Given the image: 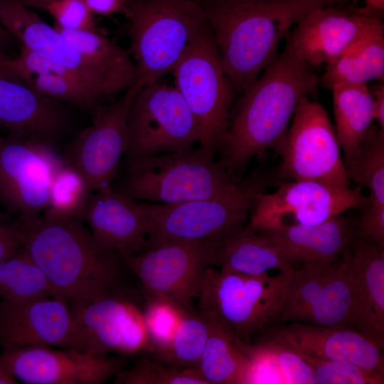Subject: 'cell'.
I'll return each mask as SVG.
<instances>
[{
	"label": "cell",
	"instance_id": "cell-1",
	"mask_svg": "<svg viewBox=\"0 0 384 384\" xmlns=\"http://www.w3.org/2000/svg\"><path fill=\"white\" fill-rule=\"evenodd\" d=\"M319 78L287 42L283 52L242 93L217 160L238 177L249 161L284 142L301 99L312 93Z\"/></svg>",
	"mask_w": 384,
	"mask_h": 384
},
{
	"label": "cell",
	"instance_id": "cell-2",
	"mask_svg": "<svg viewBox=\"0 0 384 384\" xmlns=\"http://www.w3.org/2000/svg\"><path fill=\"white\" fill-rule=\"evenodd\" d=\"M222 66L235 93L243 91L278 55L292 26L325 0H201Z\"/></svg>",
	"mask_w": 384,
	"mask_h": 384
},
{
	"label": "cell",
	"instance_id": "cell-3",
	"mask_svg": "<svg viewBox=\"0 0 384 384\" xmlns=\"http://www.w3.org/2000/svg\"><path fill=\"white\" fill-rule=\"evenodd\" d=\"M22 225L23 247L43 272L56 297L79 305L119 292L121 256L101 247L82 219L41 218Z\"/></svg>",
	"mask_w": 384,
	"mask_h": 384
},
{
	"label": "cell",
	"instance_id": "cell-4",
	"mask_svg": "<svg viewBox=\"0 0 384 384\" xmlns=\"http://www.w3.org/2000/svg\"><path fill=\"white\" fill-rule=\"evenodd\" d=\"M130 38L137 93L171 72L196 33L207 23L201 0H129Z\"/></svg>",
	"mask_w": 384,
	"mask_h": 384
},
{
	"label": "cell",
	"instance_id": "cell-5",
	"mask_svg": "<svg viewBox=\"0 0 384 384\" xmlns=\"http://www.w3.org/2000/svg\"><path fill=\"white\" fill-rule=\"evenodd\" d=\"M215 155L198 147L132 161L114 190L130 198L174 204L206 198L227 191L239 181Z\"/></svg>",
	"mask_w": 384,
	"mask_h": 384
},
{
	"label": "cell",
	"instance_id": "cell-6",
	"mask_svg": "<svg viewBox=\"0 0 384 384\" xmlns=\"http://www.w3.org/2000/svg\"><path fill=\"white\" fill-rule=\"evenodd\" d=\"M265 186L253 176L206 198L174 204L140 201L147 228L146 249L172 240L228 236L245 225L256 195Z\"/></svg>",
	"mask_w": 384,
	"mask_h": 384
},
{
	"label": "cell",
	"instance_id": "cell-7",
	"mask_svg": "<svg viewBox=\"0 0 384 384\" xmlns=\"http://www.w3.org/2000/svg\"><path fill=\"white\" fill-rule=\"evenodd\" d=\"M172 72L196 121L199 147L215 155L228 133L235 92L208 21L191 39Z\"/></svg>",
	"mask_w": 384,
	"mask_h": 384
},
{
	"label": "cell",
	"instance_id": "cell-8",
	"mask_svg": "<svg viewBox=\"0 0 384 384\" xmlns=\"http://www.w3.org/2000/svg\"><path fill=\"white\" fill-rule=\"evenodd\" d=\"M293 273L251 275L208 267L198 288V311L250 343L256 330L278 319Z\"/></svg>",
	"mask_w": 384,
	"mask_h": 384
},
{
	"label": "cell",
	"instance_id": "cell-9",
	"mask_svg": "<svg viewBox=\"0 0 384 384\" xmlns=\"http://www.w3.org/2000/svg\"><path fill=\"white\" fill-rule=\"evenodd\" d=\"M126 164L190 149L198 142L194 117L176 86L159 80L132 98L127 121Z\"/></svg>",
	"mask_w": 384,
	"mask_h": 384
},
{
	"label": "cell",
	"instance_id": "cell-10",
	"mask_svg": "<svg viewBox=\"0 0 384 384\" xmlns=\"http://www.w3.org/2000/svg\"><path fill=\"white\" fill-rule=\"evenodd\" d=\"M277 153L282 160L278 174L280 178L350 187L341 146L329 114L321 104L307 96L299 101Z\"/></svg>",
	"mask_w": 384,
	"mask_h": 384
},
{
	"label": "cell",
	"instance_id": "cell-11",
	"mask_svg": "<svg viewBox=\"0 0 384 384\" xmlns=\"http://www.w3.org/2000/svg\"><path fill=\"white\" fill-rule=\"evenodd\" d=\"M219 240L168 241L142 253L119 255L140 279L146 296L161 297L193 309L201 275L217 266Z\"/></svg>",
	"mask_w": 384,
	"mask_h": 384
},
{
	"label": "cell",
	"instance_id": "cell-12",
	"mask_svg": "<svg viewBox=\"0 0 384 384\" xmlns=\"http://www.w3.org/2000/svg\"><path fill=\"white\" fill-rule=\"evenodd\" d=\"M63 159L52 143L0 135V201L24 224L41 218L52 179Z\"/></svg>",
	"mask_w": 384,
	"mask_h": 384
},
{
	"label": "cell",
	"instance_id": "cell-13",
	"mask_svg": "<svg viewBox=\"0 0 384 384\" xmlns=\"http://www.w3.org/2000/svg\"><path fill=\"white\" fill-rule=\"evenodd\" d=\"M369 198L361 188H340L310 180H291L271 193L256 195L247 226L260 231L288 225H314L356 207Z\"/></svg>",
	"mask_w": 384,
	"mask_h": 384
},
{
	"label": "cell",
	"instance_id": "cell-14",
	"mask_svg": "<svg viewBox=\"0 0 384 384\" xmlns=\"http://www.w3.org/2000/svg\"><path fill=\"white\" fill-rule=\"evenodd\" d=\"M135 94L129 88L118 99L97 105L91 124L66 149L63 162L82 175L91 192L112 187L127 149V116Z\"/></svg>",
	"mask_w": 384,
	"mask_h": 384
},
{
	"label": "cell",
	"instance_id": "cell-15",
	"mask_svg": "<svg viewBox=\"0 0 384 384\" xmlns=\"http://www.w3.org/2000/svg\"><path fill=\"white\" fill-rule=\"evenodd\" d=\"M350 317L351 292L342 255L332 262H305L295 269L278 319L351 326Z\"/></svg>",
	"mask_w": 384,
	"mask_h": 384
},
{
	"label": "cell",
	"instance_id": "cell-16",
	"mask_svg": "<svg viewBox=\"0 0 384 384\" xmlns=\"http://www.w3.org/2000/svg\"><path fill=\"white\" fill-rule=\"evenodd\" d=\"M75 349L92 354L152 353L144 311L119 292L100 299L70 305Z\"/></svg>",
	"mask_w": 384,
	"mask_h": 384
},
{
	"label": "cell",
	"instance_id": "cell-17",
	"mask_svg": "<svg viewBox=\"0 0 384 384\" xmlns=\"http://www.w3.org/2000/svg\"><path fill=\"white\" fill-rule=\"evenodd\" d=\"M0 361L27 384H100L124 367L117 357L43 346L4 348Z\"/></svg>",
	"mask_w": 384,
	"mask_h": 384
},
{
	"label": "cell",
	"instance_id": "cell-18",
	"mask_svg": "<svg viewBox=\"0 0 384 384\" xmlns=\"http://www.w3.org/2000/svg\"><path fill=\"white\" fill-rule=\"evenodd\" d=\"M289 33L287 42L310 65L330 64L356 43L380 30L381 19L322 6L309 12Z\"/></svg>",
	"mask_w": 384,
	"mask_h": 384
},
{
	"label": "cell",
	"instance_id": "cell-19",
	"mask_svg": "<svg viewBox=\"0 0 384 384\" xmlns=\"http://www.w3.org/2000/svg\"><path fill=\"white\" fill-rule=\"evenodd\" d=\"M351 292L350 326L384 347V249L355 234L342 254Z\"/></svg>",
	"mask_w": 384,
	"mask_h": 384
},
{
	"label": "cell",
	"instance_id": "cell-20",
	"mask_svg": "<svg viewBox=\"0 0 384 384\" xmlns=\"http://www.w3.org/2000/svg\"><path fill=\"white\" fill-rule=\"evenodd\" d=\"M69 304L53 297L21 304L0 300V346H50L75 349ZM76 350V349H75Z\"/></svg>",
	"mask_w": 384,
	"mask_h": 384
},
{
	"label": "cell",
	"instance_id": "cell-21",
	"mask_svg": "<svg viewBox=\"0 0 384 384\" xmlns=\"http://www.w3.org/2000/svg\"><path fill=\"white\" fill-rule=\"evenodd\" d=\"M0 25L11 37L18 40L22 47L67 66L102 100L116 95L96 69L65 36L18 0H0Z\"/></svg>",
	"mask_w": 384,
	"mask_h": 384
},
{
	"label": "cell",
	"instance_id": "cell-22",
	"mask_svg": "<svg viewBox=\"0 0 384 384\" xmlns=\"http://www.w3.org/2000/svg\"><path fill=\"white\" fill-rule=\"evenodd\" d=\"M82 219L105 249L121 255L146 247L147 228L140 201L112 187L90 193Z\"/></svg>",
	"mask_w": 384,
	"mask_h": 384
},
{
	"label": "cell",
	"instance_id": "cell-23",
	"mask_svg": "<svg viewBox=\"0 0 384 384\" xmlns=\"http://www.w3.org/2000/svg\"><path fill=\"white\" fill-rule=\"evenodd\" d=\"M273 336L309 356L348 362L384 375L383 349L351 326L292 322L283 326Z\"/></svg>",
	"mask_w": 384,
	"mask_h": 384
},
{
	"label": "cell",
	"instance_id": "cell-24",
	"mask_svg": "<svg viewBox=\"0 0 384 384\" xmlns=\"http://www.w3.org/2000/svg\"><path fill=\"white\" fill-rule=\"evenodd\" d=\"M62 103L20 79L0 76V127L9 135L52 143L67 123Z\"/></svg>",
	"mask_w": 384,
	"mask_h": 384
},
{
	"label": "cell",
	"instance_id": "cell-25",
	"mask_svg": "<svg viewBox=\"0 0 384 384\" xmlns=\"http://www.w3.org/2000/svg\"><path fill=\"white\" fill-rule=\"evenodd\" d=\"M6 67L17 78L38 92L75 107L92 111L101 97L73 71L59 61L21 48L20 53L8 57Z\"/></svg>",
	"mask_w": 384,
	"mask_h": 384
},
{
	"label": "cell",
	"instance_id": "cell-26",
	"mask_svg": "<svg viewBox=\"0 0 384 384\" xmlns=\"http://www.w3.org/2000/svg\"><path fill=\"white\" fill-rule=\"evenodd\" d=\"M274 242L298 267L305 262L338 260L355 235L341 215L314 225H288L255 231Z\"/></svg>",
	"mask_w": 384,
	"mask_h": 384
},
{
	"label": "cell",
	"instance_id": "cell-27",
	"mask_svg": "<svg viewBox=\"0 0 384 384\" xmlns=\"http://www.w3.org/2000/svg\"><path fill=\"white\" fill-rule=\"evenodd\" d=\"M219 270L251 275L293 272L297 267L267 238L247 225L219 240Z\"/></svg>",
	"mask_w": 384,
	"mask_h": 384
},
{
	"label": "cell",
	"instance_id": "cell-28",
	"mask_svg": "<svg viewBox=\"0 0 384 384\" xmlns=\"http://www.w3.org/2000/svg\"><path fill=\"white\" fill-rule=\"evenodd\" d=\"M53 26L96 69L116 95L134 85L135 65L129 50L107 37L103 31L68 30Z\"/></svg>",
	"mask_w": 384,
	"mask_h": 384
},
{
	"label": "cell",
	"instance_id": "cell-29",
	"mask_svg": "<svg viewBox=\"0 0 384 384\" xmlns=\"http://www.w3.org/2000/svg\"><path fill=\"white\" fill-rule=\"evenodd\" d=\"M206 317L209 334L197 368L208 384H242L247 363L245 342L225 323Z\"/></svg>",
	"mask_w": 384,
	"mask_h": 384
},
{
	"label": "cell",
	"instance_id": "cell-30",
	"mask_svg": "<svg viewBox=\"0 0 384 384\" xmlns=\"http://www.w3.org/2000/svg\"><path fill=\"white\" fill-rule=\"evenodd\" d=\"M335 132L344 156L356 149L373 125V94L366 84L331 87Z\"/></svg>",
	"mask_w": 384,
	"mask_h": 384
},
{
	"label": "cell",
	"instance_id": "cell-31",
	"mask_svg": "<svg viewBox=\"0 0 384 384\" xmlns=\"http://www.w3.org/2000/svg\"><path fill=\"white\" fill-rule=\"evenodd\" d=\"M384 79V30L362 38L334 62L328 64L323 76L329 88L339 83L366 84Z\"/></svg>",
	"mask_w": 384,
	"mask_h": 384
},
{
	"label": "cell",
	"instance_id": "cell-32",
	"mask_svg": "<svg viewBox=\"0 0 384 384\" xmlns=\"http://www.w3.org/2000/svg\"><path fill=\"white\" fill-rule=\"evenodd\" d=\"M55 296L43 272L23 247L0 264V300L21 304Z\"/></svg>",
	"mask_w": 384,
	"mask_h": 384
},
{
	"label": "cell",
	"instance_id": "cell-33",
	"mask_svg": "<svg viewBox=\"0 0 384 384\" xmlns=\"http://www.w3.org/2000/svg\"><path fill=\"white\" fill-rule=\"evenodd\" d=\"M343 160L348 178L368 190V204L384 206V131L373 124L356 149Z\"/></svg>",
	"mask_w": 384,
	"mask_h": 384
},
{
	"label": "cell",
	"instance_id": "cell-34",
	"mask_svg": "<svg viewBox=\"0 0 384 384\" xmlns=\"http://www.w3.org/2000/svg\"><path fill=\"white\" fill-rule=\"evenodd\" d=\"M209 334L206 317L198 310H187L169 346L155 358L178 368H197Z\"/></svg>",
	"mask_w": 384,
	"mask_h": 384
},
{
	"label": "cell",
	"instance_id": "cell-35",
	"mask_svg": "<svg viewBox=\"0 0 384 384\" xmlns=\"http://www.w3.org/2000/svg\"><path fill=\"white\" fill-rule=\"evenodd\" d=\"M90 193L82 175L63 162L52 179L48 204L41 218L82 219Z\"/></svg>",
	"mask_w": 384,
	"mask_h": 384
},
{
	"label": "cell",
	"instance_id": "cell-36",
	"mask_svg": "<svg viewBox=\"0 0 384 384\" xmlns=\"http://www.w3.org/2000/svg\"><path fill=\"white\" fill-rule=\"evenodd\" d=\"M115 377L118 384H208L196 367H174L156 358L140 359Z\"/></svg>",
	"mask_w": 384,
	"mask_h": 384
},
{
	"label": "cell",
	"instance_id": "cell-37",
	"mask_svg": "<svg viewBox=\"0 0 384 384\" xmlns=\"http://www.w3.org/2000/svg\"><path fill=\"white\" fill-rule=\"evenodd\" d=\"M186 311L169 299L146 296L144 315L153 354L169 346Z\"/></svg>",
	"mask_w": 384,
	"mask_h": 384
},
{
	"label": "cell",
	"instance_id": "cell-38",
	"mask_svg": "<svg viewBox=\"0 0 384 384\" xmlns=\"http://www.w3.org/2000/svg\"><path fill=\"white\" fill-rule=\"evenodd\" d=\"M299 353L311 367L316 384L384 383L383 374L365 370L348 362L321 358Z\"/></svg>",
	"mask_w": 384,
	"mask_h": 384
},
{
	"label": "cell",
	"instance_id": "cell-39",
	"mask_svg": "<svg viewBox=\"0 0 384 384\" xmlns=\"http://www.w3.org/2000/svg\"><path fill=\"white\" fill-rule=\"evenodd\" d=\"M247 363L242 384H287L274 353L264 341L245 342Z\"/></svg>",
	"mask_w": 384,
	"mask_h": 384
},
{
	"label": "cell",
	"instance_id": "cell-40",
	"mask_svg": "<svg viewBox=\"0 0 384 384\" xmlns=\"http://www.w3.org/2000/svg\"><path fill=\"white\" fill-rule=\"evenodd\" d=\"M64 29L102 31L83 0H54L41 7Z\"/></svg>",
	"mask_w": 384,
	"mask_h": 384
},
{
	"label": "cell",
	"instance_id": "cell-41",
	"mask_svg": "<svg viewBox=\"0 0 384 384\" xmlns=\"http://www.w3.org/2000/svg\"><path fill=\"white\" fill-rule=\"evenodd\" d=\"M265 342L277 360L287 384H316L311 367L298 351L274 336Z\"/></svg>",
	"mask_w": 384,
	"mask_h": 384
},
{
	"label": "cell",
	"instance_id": "cell-42",
	"mask_svg": "<svg viewBox=\"0 0 384 384\" xmlns=\"http://www.w3.org/2000/svg\"><path fill=\"white\" fill-rule=\"evenodd\" d=\"M358 225L359 235L384 249V206H366Z\"/></svg>",
	"mask_w": 384,
	"mask_h": 384
},
{
	"label": "cell",
	"instance_id": "cell-43",
	"mask_svg": "<svg viewBox=\"0 0 384 384\" xmlns=\"http://www.w3.org/2000/svg\"><path fill=\"white\" fill-rule=\"evenodd\" d=\"M25 232L21 220L0 221V264L18 252L24 245Z\"/></svg>",
	"mask_w": 384,
	"mask_h": 384
},
{
	"label": "cell",
	"instance_id": "cell-44",
	"mask_svg": "<svg viewBox=\"0 0 384 384\" xmlns=\"http://www.w3.org/2000/svg\"><path fill=\"white\" fill-rule=\"evenodd\" d=\"M129 0H83L88 9L93 15L112 16L122 14L125 18L128 16L127 4Z\"/></svg>",
	"mask_w": 384,
	"mask_h": 384
},
{
	"label": "cell",
	"instance_id": "cell-45",
	"mask_svg": "<svg viewBox=\"0 0 384 384\" xmlns=\"http://www.w3.org/2000/svg\"><path fill=\"white\" fill-rule=\"evenodd\" d=\"M373 106V119H375L378 127L384 131V85L379 83L372 92Z\"/></svg>",
	"mask_w": 384,
	"mask_h": 384
},
{
	"label": "cell",
	"instance_id": "cell-46",
	"mask_svg": "<svg viewBox=\"0 0 384 384\" xmlns=\"http://www.w3.org/2000/svg\"><path fill=\"white\" fill-rule=\"evenodd\" d=\"M364 1L365 8L360 9L363 14L373 15L371 14L373 11L383 12L384 0H364Z\"/></svg>",
	"mask_w": 384,
	"mask_h": 384
},
{
	"label": "cell",
	"instance_id": "cell-47",
	"mask_svg": "<svg viewBox=\"0 0 384 384\" xmlns=\"http://www.w3.org/2000/svg\"><path fill=\"white\" fill-rule=\"evenodd\" d=\"M18 380L0 361V384H16Z\"/></svg>",
	"mask_w": 384,
	"mask_h": 384
},
{
	"label": "cell",
	"instance_id": "cell-48",
	"mask_svg": "<svg viewBox=\"0 0 384 384\" xmlns=\"http://www.w3.org/2000/svg\"><path fill=\"white\" fill-rule=\"evenodd\" d=\"M21 4L28 8L41 9L45 4L54 0H18Z\"/></svg>",
	"mask_w": 384,
	"mask_h": 384
},
{
	"label": "cell",
	"instance_id": "cell-49",
	"mask_svg": "<svg viewBox=\"0 0 384 384\" xmlns=\"http://www.w3.org/2000/svg\"><path fill=\"white\" fill-rule=\"evenodd\" d=\"M6 58L0 59V76L16 78L6 65L5 59Z\"/></svg>",
	"mask_w": 384,
	"mask_h": 384
},
{
	"label": "cell",
	"instance_id": "cell-50",
	"mask_svg": "<svg viewBox=\"0 0 384 384\" xmlns=\"http://www.w3.org/2000/svg\"><path fill=\"white\" fill-rule=\"evenodd\" d=\"M11 35L0 25V38L8 41Z\"/></svg>",
	"mask_w": 384,
	"mask_h": 384
},
{
	"label": "cell",
	"instance_id": "cell-51",
	"mask_svg": "<svg viewBox=\"0 0 384 384\" xmlns=\"http://www.w3.org/2000/svg\"><path fill=\"white\" fill-rule=\"evenodd\" d=\"M7 41L0 38V59L5 58L6 56L4 52V45Z\"/></svg>",
	"mask_w": 384,
	"mask_h": 384
},
{
	"label": "cell",
	"instance_id": "cell-52",
	"mask_svg": "<svg viewBox=\"0 0 384 384\" xmlns=\"http://www.w3.org/2000/svg\"><path fill=\"white\" fill-rule=\"evenodd\" d=\"M325 1L331 3V2H333V1H337V0H325ZM351 1H353V2H354L355 4H357V2H358V0H351Z\"/></svg>",
	"mask_w": 384,
	"mask_h": 384
},
{
	"label": "cell",
	"instance_id": "cell-53",
	"mask_svg": "<svg viewBox=\"0 0 384 384\" xmlns=\"http://www.w3.org/2000/svg\"><path fill=\"white\" fill-rule=\"evenodd\" d=\"M1 220H3V219H2V217H1V215H0V221H1Z\"/></svg>",
	"mask_w": 384,
	"mask_h": 384
}]
</instances>
